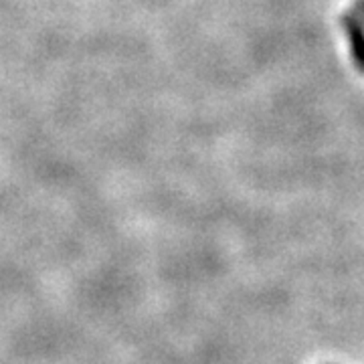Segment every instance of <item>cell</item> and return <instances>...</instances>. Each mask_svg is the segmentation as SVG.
Here are the masks:
<instances>
[{"mask_svg":"<svg viewBox=\"0 0 364 364\" xmlns=\"http://www.w3.org/2000/svg\"><path fill=\"white\" fill-rule=\"evenodd\" d=\"M342 26L348 37L352 61L356 69L364 73V21L352 11V13L342 14Z\"/></svg>","mask_w":364,"mask_h":364,"instance_id":"1","label":"cell"},{"mask_svg":"<svg viewBox=\"0 0 364 364\" xmlns=\"http://www.w3.org/2000/svg\"><path fill=\"white\" fill-rule=\"evenodd\" d=\"M354 13L358 14L364 21V0H356V2H354Z\"/></svg>","mask_w":364,"mask_h":364,"instance_id":"2","label":"cell"}]
</instances>
